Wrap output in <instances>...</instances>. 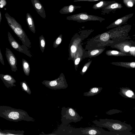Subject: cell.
I'll list each match as a JSON object with an SVG mask.
<instances>
[{
    "mask_svg": "<svg viewBox=\"0 0 135 135\" xmlns=\"http://www.w3.org/2000/svg\"><path fill=\"white\" fill-rule=\"evenodd\" d=\"M26 21L30 30L34 32L35 31V25L33 18L31 15L27 13L26 15Z\"/></svg>",
    "mask_w": 135,
    "mask_h": 135,
    "instance_id": "16",
    "label": "cell"
},
{
    "mask_svg": "<svg viewBox=\"0 0 135 135\" xmlns=\"http://www.w3.org/2000/svg\"><path fill=\"white\" fill-rule=\"evenodd\" d=\"M119 93L122 97L126 98L135 99V95L133 91L128 87L120 88Z\"/></svg>",
    "mask_w": 135,
    "mask_h": 135,
    "instance_id": "9",
    "label": "cell"
},
{
    "mask_svg": "<svg viewBox=\"0 0 135 135\" xmlns=\"http://www.w3.org/2000/svg\"><path fill=\"white\" fill-rule=\"evenodd\" d=\"M123 7L121 3L115 2L101 8V12L103 13L108 14L111 11L120 9Z\"/></svg>",
    "mask_w": 135,
    "mask_h": 135,
    "instance_id": "8",
    "label": "cell"
},
{
    "mask_svg": "<svg viewBox=\"0 0 135 135\" xmlns=\"http://www.w3.org/2000/svg\"><path fill=\"white\" fill-rule=\"evenodd\" d=\"M57 84V82L56 81H52L49 83V85L52 86H55Z\"/></svg>",
    "mask_w": 135,
    "mask_h": 135,
    "instance_id": "24",
    "label": "cell"
},
{
    "mask_svg": "<svg viewBox=\"0 0 135 135\" xmlns=\"http://www.w3.org/2000/svg\"><path fill=\"white\" fill-rule=\"evenodd\" d=\"M0 24H1V20H2V16H1V11H0Z\"/></svg>",
    "mask_w": 135,
    "mask_h": 135,
    "instance_id": "35",
    "label": "cell"
},
{
    "mask_svg": "<svg viewBox=\"0 0 135 135\" xmlns=\"http://www.w3.org/2000/svg\"><path fill=\"white\" fill-rule=\"evenodd\" d=\"M22 63L23 71L25 74L27 75H28L30 68L28 62L25 60L22 59Z\"/></svg>",
    "mask_w": 135,
    "mask_h": 135,
    "instance_id": "17",
    "label": "cell"
},
{
    "mask_svg": "<svg viewBox=\"0 0 135 135\" xmlns=\"http://www.w3.org/2000/svg\"><path fill=\"white\" fill-rule=\"evenodd\" d=\"M104 0H74V2H77L80 1H88L89 2H94L96 1Z\"/></svg>",
    "mask_w": 135,
    "mask_h": 135,
    "instance_id": "21",
    "label": "cell"
},
{
    "mask_svg": "<svg viewBox=\"0 0 135 135\" xmlns=\"http://www.w3.org/2000/svg\"><path fill=\"white\" fill-rule=\"evenodd\" d=\"M0 77L7 86H13L15 85L14 83L16 82V81L10 75L0 74Z\"/></svg>",
    "mask_w": 135,
    "mask_h": 135,
    "instance_id": "10",
    "label": "cell"
},
{
    "mask_svg": "<svg viewBox=\"0 0 135 135\" xmlns=\"http://www.w3.org/2000/svg\"><path fill=\"white\" fill-rule=\"evenodd\" d=\"M8 39L11 46L15 50L21 52L29 55V54L26 46L23 45H20L15 40L9 32H8Z\"/></svg>",
    "mask_w": 135,
    "mask_h": 135,
    "instance_id": "5",
    "label": "cell"
},
{
    "mask_svg": "<svg viewBox=\"0 0 135 135\" xmlns=\"http://www.w3.org/2000/svg\"><path fill=\"white\" fill-rule=\"evenodd\" d=\"M5 16L8 25L14 33L22 41L23 45L29 47V41L21 25L7 12L5 13Z\"/></svg>",
    "mask_w": 135,
    "mask_h": 135,
    "instance_id": "2",
    "label": "cell"
},
{
    "mask_svg": "<svg viewBox=\"0 0 135 135\" xmlns=\"http://www.w3.org/2000/svg\"><path fill=\"white\" fill-rule=\"evenodd\" d=\"M6 4L7 2L5 0H0V8L3 7Z\"/></svg>",
    "mask_w": 135,
    "mask_h": 135,
    "instance_id": "20",
    "label": "cell"
},
{
    "mask_svg": "<svg viewBox=\"0 0 135 135\" xmlns=\"http://www.w3.org/2000/svg\"><path fill=\"white\" fill-rule=\"evenodd\" d=\"M124 4L128 8L132 7L135 3V0H122Z\"/></svg>",
    "mask_w": 135,
    "mask_h": 135,
    "instance_id": "18",
    "label": "cell"
},
{
    "mask_svg": "<svg viewBox=\"0 0 135 135\" xmlns=\"http://www.w3.org/2000/svg\"><path fill=\"white\" fill-rule=\"evenodd\" d=\"M102 89V88L100 87L92 88L90 89L89 91L84 93L83 95L87 97L94 96L99 93Z\"/></svg>",
    "mask_w": 135,
    "mask_h": 135,
    "instance_id": "13",
    "label": "cell"
},
{
    "mask_svg": "<svg viewBox=\"0 0 135 135\" xmlns=\"http://www.w3.org/2000/svg\"><path fill=\"white\" fill-rule=\"evenodd\" d=\"M87 69V67H86V66H84L83 68V69L82 70L83 72H85L86 71V70Z\"/></svg>",
    "mask_w": 135,
    "mask_h": 135,
    "instance_id": "33",
    "label": "cell"
},
{
    "mask_svg": "<svg viewBox=\"0 0 135 135\" xmlns=\"http://www.w3.org/2000/svg\"><path fill=\"white\" fill-rule=\"evenodd\" d=\"M22 85L23 89L25 91H27L28 90V88L26 84L24 82L21 83Z\"/></svg>",
    "mask_w": 135,
    "mask_h": 135,
    "instance_id": "23",
    "label": "cell"
},
{
    "mask_svg": "<svg viewBox=\"0 0 135 135\" xmlns=\"http://www.w3.org/2000/svg\"><path fill=\"white\" fill-rule=\"evenodd\" d=\"M99 52V50H94L91 52L90 54L91 55H94L98 53Z\"/></svg>",
    "mask_w": 135,
    "mask_h": 135,
    "instance_id": "26",
    "label": "cell"
},
{
    "mask_svg": "<svg viewBox=\"0 0 135 135\" xmlns=\"http://www.w3.org/2000/svg\"><path fill=\"white\" fill-rule=\"evenodd\" d=\"M115 2V1H106L102 0L99 2L94 4L92 8L94 9H101L107 6L109 4L114 3Z\"/></svg>",
    "mask_w": 135,
    "mask_h": 135,
    "instance_id": "12",
    "label": "cell"
},
{
    "mask_svg": "<svg viewBox=\"0 0 135 135\" xmlns=\"http://www.w3.org/2000/svg\"><path fill=\"white\" fill-rule=\"evenodd\" d=\"M133 13H131L126 15L118 19L112 24L113 26H117L120 25L127 22L130 18L133 15Z\"/></svg>",
    "mask_w": 135,
    "mask_h": 135,
    "instance_id": "14",
    "label": "cell"
},
{
    "mask_svg": "<svg viewBox=\"0 0 135 135\" xmlns=\"http://www.w3.org/2000/svg\"><path fill=\"white\" fill-rule=\"evenodd\" d=\"M98 120L93 121L98 127L106 128L110 131L119 133L122 135H135L130 132L132 128L130 124L113 119H99Z\"/></svg>",
    "mask_w": 135,
    "mask_h": 135,
    "instance_id": "1",
    "label": "cell"
},
{
    "mask_svg": "<svg viewBox=\"0 0 135 135\" xmlns=\"http://www.w3.org/2000/svg\"><path fill=\"white\" fill-rule=\"evenodd\" d=\"M76 50V47L74 45H72L71 47V51L73 53L75 52Z\"/></svg>",
    "mask_w": 135,
    "mask_h": 135,
    "instance_id": "25",
    "label": "cell"
},
{
    "mask_svg": "<svg viewBox=\"0 0 135 135\" xmlns=\"http://www.w3.org/2000/svg\"><path fill=\"white\" fill-rule=\"evenodd\" d=\"M0 61L1 62V64L3 65H4V59H3L2 54L1 52L0 48Z\"/></svg>",
    "mask_w": 135,
    "mask_h": 135,
    "instance_id": "22",
    "label": "cell"
},
{
    "mask_svg": "<svg viewBox=\"0 0 135 135\" xmlns=\"http://www.w3.org/2000/svg\"><path fill=\"white\" fill-rule=\"evenodd\" d=\"M135 50V48L134 47H132L130 48V50L131 51H134Z\"/></svg>",
    "mask_w": 135,
    "mask_h": 135,
    "instance_id": "34",
    "label": "cell"
},
{
    "mask_svg": "<svg viewBox=\"0 0 135 135\" xmlns=\"http://www.w3.org/2000/svg\"><path fill=\"white\" fill-rule=\"evenodd\" d=\"M5 55L6 59L12 71L17 70L16 58L12 52L9 49L6 48Z\"/></svg>",
    "mask_w": 135,
    "mask_h": 135,
    "instance_id": "6",
    "label": "cell"
},
{
    "mask_svg": "<svg viewBox=\"0 0 135 135\" xmlns=\"http://www.w3.org/2000/svg\"><path fill=\"white\" fill-rule=\"evenodd\" d=\"M32 4L37 13L43 18L45 19V12L43 6L39 0H31Z\"/></svg>",
    "mask_w": 135,
    "mask_h": 135,
    "instance_id": "7",
    "label": "cell"
},
{
    "mask_svg": "<svg viewBox=\"0 0 135 135\" xmlns=\"http://www.w3.org/2000/svg\"><path fill=\"white\" fill-rule=\"evenodd\" d=\"M80 59L79 58L76 59L75 61V64L76 65L78 64L80 62Z\"/></svg>",
    "mask_w": 135,
    "mask_h": 135,
    "instance_id": "30",
    "label": "cell"
},
{
    "mask_svg": "<svg viewBox=\"0 0 135 135\" xmlns=\"http://www.w3.org/2000/svg\"><path fill=\"white\" fill-rule=\"evenodd\" d=\"M7 118L11 120H18L20 117V115L19 112L14 110L11 112H7L6 114Z\"/></svg>",
    "mask_w": 135,
    "mask_h": 135,
    "instance_id": "15",
    "label": "cell"
},
{
    "mask_svg": "<svg viewBox=\"0 0 135 135\" xmlns=\"http://www.w3.org/2000/svg\"><path fill=\"white\" fill-rule=\"evenodd\" d=\"M40 43L41 47H44L45 45V43L44 40L43 39H42Z\"/></svg>",
    "mask_w": 135,
    "mask_h": 135,
    "instance_id": "28",
    "label": "cell"
},
{
    "mask_svg": "<svg viewBox=\"0 0 135 135\" xmlns=\"http://www.w3.org/2000/svg\"><path fill=\"white\" fill-rule=\"evenodd\" d=\"M109 38V34L107 33H105L102 34L100 36L101 40L104 41H108Z\"/></svg>",
    "mask_w": 135,
    "mask_h": 135,
    "instance_id": "19",
    "label": "cell"
},
{
    "mask_svg": "<svg viewBox=\"0 0 135 135\" xmlns=\"http://www.w3.org/2000/svg\"><path fill=\"white\" fill-rule=\"evenodd\" d=\"M130 48L128 46H125L124 47V50L126 51H129L130 50Z\"/></svg>",
    "mask_w": 135,
    "mask_h": 135,
    "instance_id": "29",
    "label": "cell"
},
{
    "mask_svg": "<svg viewBox=\"0 0 135 135\" xmlns=\"http://www.w3.org/2000/svg\"><path fill=\"white\" fill-rule=\"evenodd\" d=\"M81 7L80 6H76L73 5H70L65 6L62 8L60 11V13L61 14H65L71 13L75 11V10Z\"/></svg>",
    "mask_w": 135,
    "mask_h": 135,
    "instance_id": "11",
    "label": "cell"
},
{
    "mask_svg": "<svg viewBox=\"0 0 135 135\" xmlns=\"http://www.w3.org/2000/svg\"><path fill=\"white\" fill-rule=\"evenodd\" d=\"M130 66L133 68H135V62H131L130 64Z\"/></svg>",
    "mask_w": 135,
    "mask_h": 135,
    "instance_id": "32",
    "label": "cell"
},
{
    "mask_svg": "<svg viewBox=\"0 0 135 135\" xmlns=\"http://www.w3.org/2000/svg\"><path fill=\"white\" fill-rule=\"evenodd\" d=\"M61 38L60 37H59L56 39V43L57 45H59L61 43Z\"/></svg>",
    "mask_w": 135,
    "mask_h": 135,
    "instance_id": "27",
    "label": "cell"
},
{
    "mask_svg": "<svg viewBox=\"0 0 135 135\" xmlns=\"http://www.w3.org/2000/svg\"><path fill=\"white\" fill-rule=\"evenodd\" d=\"M113 54H118V51H112L111 52Z\"/></svg>",
    "mask_w": 135,
    "mask_h": 135,
    "instance_id": "31",
    "label": "cell"
},
{
    "mask_svg": "<svg viewBox=\"0 0 135 135\" xmlns=\"http://www.w3.org/2000/svg\"><path fill=\"white\" fill-rule=\"evenodd\" d=\"M80 129V134L83 135H122L119 133L105 131L97 127H89Z\"/></svg>",
    "mask_w": 135,
    "mask_h": 135,
    "instance_id": "3",
    "label": "cell"
},
{
    "mask_svg": "<svg viewBox=\"0 0 135 135\" xmlns=\"http://www.w3.org/2000/svg\"><path fill=\"white\" fill-rule=\"evenodd\" d=\"M66 19L73 20L79 22H84L90 21H98L100 22L105 19L102 17L88 14L86 12H82L74 14L66 17Z\"/></svg>",
    "mask_w": 135,
    "mask_h": 135,
    "instance_id": "4",
    "label": "cell"
}]
</instances>
